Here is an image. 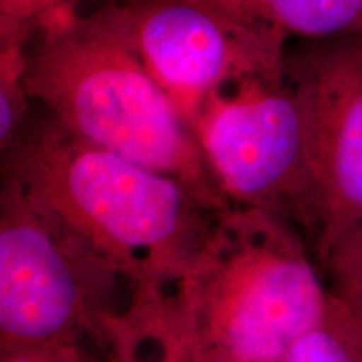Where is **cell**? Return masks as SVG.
I'll return each mask as SVG.
<instances>
[{
	"label": "cell",
	"instance_id": "7c38bea8",
	"mask_svg": "<svg viewBox=\"0 0 362 362\" xmlns=\"http://www.w3.org/2000/svg\"><path fill=\"white\" fill-rule=\"evenodd\" d=\"M327 319L349 339L362 357V291L334 285L329 291Z\"/></svg>",
	"mask_w": 362,
	"mask_h": 362
},
{
	"label": "cell",
	"instance_id": "9a60e30c",
	"mask_svg": "<svg viewBox=\"0 0 362 362\" xmlns=\"http://www.w3.org/2000/svg\"><path fill=\"white\" fill-rule=\"evenodd\" d=\"M341 287V285H339ZM349 288H357V291H362V287H349Z\"/></svg>",
	"mask_w": 362,
	"mask_h": 362
},
{
	"label": "cell",
	"instance_id": "4fadbf2b",
	"mask_svg": "<svg viewBox=\"0 0 362 362\" xmlns=\"http://www.w3.org/2000/svg\"><path fill=\"white\" fill-rule=\"evenodd\" d=\"M0 362H115L107 354H94L89 346L67 344L51 347H21L0 351Z\"/></svg>",
	"mask_w": 362,
	"mask_h": 362
},
{
	"label": "cell",
	"instance_id": "52a82bcc",
	"mask_svg": "<svg viewBox=\"0 0 362 362\" xmlns=\"http://www.w3.org/2000/svg\"><path fill=\"white\" fill-rule=\"evenodd\" d=\"M285 79L304 112L309 235L324 264L362 221V33L288 42Z\"/></svg>",
	"mask_w": 362,
	"mask_h": 362
},
{
	"label": "cell",
	"instance_id": "5b68a950",
	"mask_svg": "<svg viewBox=\"0 0 362 362\" xmlns=\"http://www.w3.org/2000/svg\"><path fill=\"white\" fill-rule=\"evenodd\" d=\"M111 16L192 128L216 89L285 79L288 35L250 0H112Z\"/></svg>",
	"mask_w": 362,
	"mask_h": 362
},
{
	"label": "cell",
	"instance_id": "ba28073f",
	"mask_svg": "<svg viewBox=\"0 0 362 362\" xmlns=\"http://www.w3.org/2000/svg\"><path fill=\"white\" fill-rule=\"evenodd\" d=\"M262 17L297 39L362 33V0H250Z\"/></svg>",
	"mask_w": 362,
	"mask_h": 362
},
{
	"label": "cell",
	"instance_id": "5bb4252c",
	"mask_svg": "<svg viewBox=\"0 0 362 362\" xmlns=\"http://www.w3.org/2000/svg\"><path fill=\"white\" fill-rule=\"evenodd\" d=\"M148 341L151 342V346L155 347L156 351L155 359H149V357L144 356L143 349L133 341V339L124 336V334H117L111 342V349H110L111 359L115 362H188L185 359H180V357L166 354V352L163 351L156 342H153L151 339H148Z\"/></svg>",
	"mask_w": 362,
	"mask_h": 362
},
{
	"label": "cell",
	"instance_id": "6da1fadb",
	"mask_svg": "<svg viewBox=\"0 0 362 362\" xmlns=\"http://www.w3.org/2000/svg\"><path fill=\"white\" fill-rule=\"evenodd\" d=\"M2 173L124 275L134 312L165 304L223 211L175 176L84 141L47 111L30 112L2 151Z\"/></svg>",
	"mask_w": 362,
	"mask_h": 362
},
{
	"label": "cell",
	"instance_id": "9c48e42d",
	"mask_svg": "<svg viewBox=\"0 0 362 362\" xmlns=\"http://www.w3.org/2000/svg\"><path fill=\"white\" fill-rule=\"evenodd\" d=\"M74 0H0V52L24 51L39 22Z\"/></svg>",
	"mask_w": 362,
	"mask_h": 362
},
{
	"label": "cell",
	"instance_id": "3957f363",
	"mask_svg": "<svg viewBox=\"0 0 362 362\" xmlns=\"http://www.w3.org/2000/svg\"><path fill=\"white\" fill-rule=\"evenodd\" d=\"M22 84L84 141L175 176L214 208H232L193 129L106 4L81 13L67 2L47 13L24 47Z\"/></svg>",
	"mask_w": 362,
	"mask_h": 362
},
{
	"label": "cell",
	"instance_id": "8fae6325",
	"mask_svg": "<svg viewBox=\"0 0 362 362\" xmlns=\"http://www.w3.org/2000/svg\"><path fill=\"white\" fill-rule=\"evenodd\" d=\"M324 265L332 272L336 285L362 287V221L332 247Z\"/></svg>",
	"mask_w": 362,
	"mask_h": 362
},
{
	"label": "cell",
	"instance_id": "30bf717a",
	"mask_svg": "<svg viewBox=\"0 0 362 362\" xmlns=\"http://www.w3.org/2000/svg\"><path fill=\"white\" fill-rule=\"evenodd\" d=\"M287 362H362V357L325 315L322 324L292 347Z\"/></svg>",
	"mask_w": 362,
	"mask_h": 362
},
{
	"label": "cell",
	"instance_id": "8992f818",
	"mask_svg": "<svg viewBox=\"0 0 362 362\" xmlns=\"http://www.w3.org/2000/svg\"><path fill=\"white\" fill-rule=\"evenodd\" d=\"M192 129L230 205L259 208L310 233L305 121L287 79L248 78L214 90Z\"/></svg>",
	"mask_w": 362,
	"mask_h": 362
},
{
	"label": "cell",
	"instance_id": "7a4b0ae2",
	"mask_svg": "<svg viewBox=\"0 0 362 362\" xmlns=\"http://www.w3.org/2000/svg\"><path fill=\"white\" fill-rule=\"evenodd\" d=\"M327 307L329 291L297 226L232 206L165 304L136 325L188 362H287Z\"/></svg>",
	"mask_w": 362,
	"mask_h": 362
},
{
	"label": "cell",
	"instance_id": "277c9868",
	"mask_svg": "<svg viewBox=\"0 0 362 362\" xmlns=\"http://www.w3.org/2000/svg\"><path fill=\"white\" fill-rule=\"evenodd\" d=\"M133 304L124 275L2 173L0 351L81 344L110 354Z\"/></svg>",
	"mask_w": 362,
	"mask_h": 362
}]
</instances>
